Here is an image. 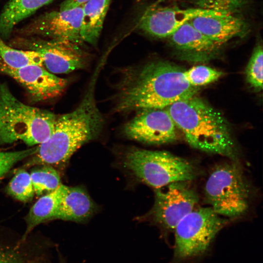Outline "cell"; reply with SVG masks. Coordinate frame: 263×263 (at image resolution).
Wrapping results in <instances>:
<instances>
[{
	"label": "cell",
	"mask_w": 263,
	"mask_h": 263,
	"mask_svg": "<svg viewBox=\"0 0 263 263\" xmlns=\"http://www.w3.org/2000/svg\"><path fill=\"white\" fill-rule=\"evenodd\" d=\"M184 70L169 62L153 61L125 70L113 96V111L127 113L147 109H166L196 95Z\"/></svg>",
	"instance_id": "cell-1"
},
{
	"label": "cell",
	"mask_w": 263,
	"mask_h": 263,
	"mask_svg": "<svg viewBox=\"0 0 263 263\" xmlns=\"http://www.w3.org/2000/svg\"><path fill=\"white\" fill-rule=\"evenodd\" d=\"M100 72L94 70L81 102L72 112L57 116L49 137L38 146L25 165H64L74 153L100 132L104 119L96 104L95 88Z\"/></svg>",
	"instance_id": "cell-2"
},
{
	"label": "cell",
	"mask_w": 263,
	"mask_h": 263,
	"mask_svg": "<svg viewBox=\"0 0 263 263\" xmlns=\"http://www.w3.org/2000/svg\"><path fill=\"white\" fill-rule=\"evenodd\" d=\"M166 109L192 148L236 160L235 145L227 120L204 100L196 94Z\"/></svg>",
	"instance_id": "cell-3"
},
{
	"label": "cell",
	"mask_w": 263,
	"mask_h": 263,
	"mask_svg": "<svg viewBox=\"0 0 263 263\" xmlns=\"http://www.w3.org/2000/svg\"><path fill=\"white\" fill-rule=\"evenodd\" d=\"M57 115L47 110L25 104L5 83H0V144L21 141L39 145L50 136Z\"/></svg>",
	"instance_id": "cell-4"
},
{
	"label": "cell",
	"mask_w": 263,
	"mask_h": 263,
	"mask_svg": "<svg viewBox=\"0 0 263 263\" xmlns=\"http://www.w3.org/2000/svg\"><path fill=\"white\" fill-rule=\"evenodd\" d=\"M124 163L138 179L154 188L175 182L190 181L196 176L189 162L166 151L133 148L126 154Z\"/></svg>",
	"instance_id": "cell-5"
},
{
	"label": "cell",
	"mask_w": 263,
	"mask_h": 263,
	"mask_svg": "<svg viewBox=\"0 0 263 263\" xmlns=\"http://www.w3.org/2000/svg\"><path fill=\"white\" fill-rule=\"evenodd\" d=\"M227 223L210 207L194 208L174 228V249L170 263H183L203 256Z\"/></svg>",
	"instance_id": "cell-6"
},
{
	"label": "cell",
	"mask_w": 263,
	"mask_h": 263,
	"mask_svg": "<svg viewBox=\"0 0 263 263\" xmlns=\"http://www.w3.org/2000/svg\"><path fill=\"white\" fill-rule=\"evenodd\" d=\"M206 199L217 214L235 218L248 207L249 190L240 168L233 163L216 167L205 187Z\"/></svg>",
	"instance_id": "cell-7"
},
{
	"label": "cell",
	"mask_w": 263,
	"mask_h": 263,
	"mask_svg": "<svg viewBox=\"0 0 263 263\" xmlns=\"http://www.w3.org/2000/svg\"><path fill=\"white\" fill-rule=\"evenodd\" d=\"M9 44L16 48L38 52L42 58L43 65L54 74L84 69L90 60V54L81 46L67 40L16 36Z\"/></svg>",
	"instance_id": "cell-8"
},
{
	"label": "cell",
	"mask_w": 263,
	"mask_h": 263,
	"mask_svg": "<svg viewBox=\"0 0 263 263\" xmlns=\"http://www.w3.org/2000/svg\"><path fill=\"white\" fill-rule=\"evenodd\" d=\"M83 4L64 10L46 12L15 31L17 36L69 41L80 46Z\"/></svg>",
	"instance_id": "cell-9"
},
{
	"label": "cell",
	"mask_w": 263,
	"mask_h": 263,
	"mask_svg": "<svg viewBox=\"0 0 263 263\" xmlns=\"http://www.w3.org/2000/svg\"><path fill=\"white\" fill-rule=\"evenodd\" d=\"M189 181H178L155 188L154 220L165 229L174 231L178 222L194 209L199 200Z\"/></svg>",
	"instance_id": "cell-10"
},
{
	"label": "cell",
	"mask_w": 263,
	"mask_h": 263,
	"mask_svg": "<svg viewBox=\"0 0 263 263\" xmlns=\"http://www.w3.org/2000/svg\"><path fill=\"white\" fill-rule=\"evenodd\" d=\"M176 127L166 109H147L127 122L124 131L131 139L150 145H161L174 141Z\"/></svg>",
	"instance_id": "cell-11"
},
{
	"label": "cell",
	"mask_w": 263,
	"mask_h": 263,
	"mask_svg": "<svg viewBox=\"0 0 263 263\" xmlns=\"http://www.w3.org/2000/svg\"><path fill=\"white\" fill-rule=\"evenodd\" d=\"M209 11L196 8L182 9L174 3L156 2L144 11L138 28L151 37L168 38L186 22L206 15Z\"/></svg>",
	"instance_id": "cell-12"
},
{
	"label": "cell",
	"mask_w": 263,
	"mask_h": 263,
	"mask_svg": "<svg viewBox=\"0 0 263 263\" xmlns=\"http://www.w3.org/2000/svg\"><path fill=\"white\" fill-rule=\"evenodd\" d=\"M0 74L13 78L20 84L36 102L45 101L59 96L68 81L49 72L43 66L30 65L11 67L0 59Z\"/></svg>",
	"instance_id": "cell-13"
},
{
	"label": "cell",
	"mask_w": 263,
	"mask_h": 263,
	"mask_svg": "<svg viewBox=\"0 0 263 263\" xmlns=\"http://www.w3.org/2000/svg\"><path fill=\"white\" fill-rule=\"evenodd\" d=\"M199 32L223 45L234 38H242L250 31L247 20L239 14L210 10L188 21Z\"/></svg>",
	"instance_id": "cell-14"
},
{
	"label": "cell",
	"mask_w": 263,
	"mask_h": 263,
	"mask_svg": "<svg viewBox=\"0 0 263 263\" xmlns=\"http://www.w3.org/2000/svg\"><path fill=\"white\" fill-rule=\"evenodd\" d=\"M168 38L177 55L193 61H205L215 57L223 46L203 35L188 21Z\"/></svg>",
	"instance_id": "cell-15"
},
{
	"label": "cell",
	"mask_w": 263,
	"mask_h": 263,
	"mask_svg": "<svg viewBox=\"0 0 263 263\" xmlns=\"http://www.w3.org/2000/svg\"><path fill=\"white\" fill-rule=\"evenodd\" d=\"M95 209L94 204L83 188L66 186L54 220L83 222L89 218Z\"/></svg>",
	"instance_id": "cell-16"
},
{
	"label": "cell",
	"mask_w": 263,
	"mask_h": 263,
	"mask_svg": "<svg viewBox=\"0 0 263 263\" xmlns=\"http://www.w3.org/2000/svg\"><path fill=\"white\" fill-rule=\"evenodd\" d=\"M55 0H9L0 14V36L9 38L20 21Z\"/></svg>",
	"instance_id": "cell-17"
},
{
	"label": "cell",
	"mask_w": 263,
	"mask_h": 263,
	"mask_svg": "<svg viewBox=\"0 0 263 263\" xmlns=\"http://www.w3.org/2000/svg\"><path fill=\"white\" fill-rule=\"evenodd\" d=\"M66 186L62 184L56 190L43 195L30 208L25 221L26 228L21 237L25 241L31 231L39 225L54 220Z\"/></svg>",
	"instance_id": "cell-18"
},
{
	"label": "cell",
	"mask_w": 263,
	"mask_h": 263,
	"mask_svg": "<svg viewBox=\"0 0 263 263\" xmlns=\"http://www.w3.org/2000/svg\"><path fill=\"white\" fill-rule=\"evenodd\" d=\"M111 0H89L83 4L80 35L83 41L95 46Z\"/></svg>",
	"instance_id": "cell-19"
},
{
	"label": "cell",
	"mask_w": 263,
	"mask_h": 263,
	"mask_svg": "<svg viewBox=\"0 0 263 263\" xmlns=\"http://www.w3.org/2000/svg\"><path fill=\"white\" fill-rule=\"evenodd\" d=\"M26 240L20 239L14 244H0V263H29L35 259L46 256V249L27 245Z\"/></svg>",
	"instance_id": "cell-20"
},
{
	"label": "cell",
	"mask_w": 263,
	"mask_h": 263,
	"mask_svg": "<svg viewBox=\"0 0 263 263\" xmlns=\"http://www.w3.org/2000/svg\"><path fill=\"white\" fill-rule=\"evenodd\" d=\"M0 59L11 67L30 65L43 66L41 55L36 51L14 48L7 44L0 36Z\"/></svg>",
	"instance_id": "cell-21"
},
{
	"label": "cell",
	"mask_w": 263,
	"mask_h": 263,
	"mask_svg": "<svg viewBox=\"0 0 263 263\" xmlns=\"http://www.w3.org/2000/svg\"><path fill=\"white\" fill-rule=\"evenodd\" d=\"M30 175L35 194L38 196L50 193L62 184L58 172L50 165L37 166L31 170Z\"/></svg>",
	"instance_id": "cell-22"
},
{
	"label": "cell",
	"mask_w": 263,
	"mask_h": 263,
	"mask_svg": "<svg viewBox=\"0 0 263 263\" xmlns=\"http://www.w3.org/2000/svg\"><path fill=\"white\" fill-rule=\"evenodd\" d=\"M193 8L241 15L252 0H182Z\"/></svg>",
	"instance_id": "cell-23"
},
{
	"label": "cell",
	"mask_w": 263,
	"mask_h": 263,
	"mask_svg": "<svg viewBox=\"0 0 263 263\" xmlns=\"http://www.w3.org/2000/svg\"><path fill=\"white\" fill-rule=\"evenodd\" d=\"M6 191L19 201H31L35 194L30 173L24 169L17 171L7 185Z\"/></svg>",
	"instance_id": "cell-24"
},
{
	"label": "cell",
	"mask_w": 263,
	"mask_h": 263,
	"mask_svg": "<svg viewBox=\"0 0 263 263\" xmlns=\"http://www.w3.org/2000/svg\"><path fill=\"white\" fill-rule=\"evenodd\" d=\"M263 46L259 42L254 47L245 72L247 82L257 91L263 89Z\"/></svg>",
	"instance_id": "cell-25"
},
{
	"label": "cell",
	"mask_w": 263,
	"mask_h": 263,
	"mask_svg": "<svg viewBox=\"0 0 263 263\" xmlns=\"http://www.w3.org/2000/svg\"><path fill=\"white\" fill-rule=\"evenodd\" d=\"M223 73L205 65H197L184 70L185 79L190 85L195 87L204 86L217 80Z\"/></svg>",
	"instance_id": "cell-26"
},
{
	"label": "cell",
	"mask_w": 263,
	"mask_h": 263,
	"mask_svg": "<svg viewBox=\"0 0 263 263\" xmlns=\"http://www.w3.org/2000/svg\"><path fill=\"white\" fill-rule=\"evenodd\" d=\"M38 150V146L19 151H0V177L6 174L17 163L31 156Z\"/></svg>",
	"instance_id": "cell-27"
},
{
	"label": "cell",
	"mask_w": 263,
	"mask_h": 263,
	"mask_svg": "<svg viewBox=\"0 0 263 263\" xmlns=\"http://www.w3.org/2000/svg\"><path fill=\"white\" fill-rule=\"evenodd\" d=\"M89 0H65L60 5V10H64L84 4Z\"/></svg>",
	"instance_id": "cell-28"
}]
</instances>
